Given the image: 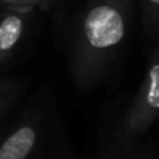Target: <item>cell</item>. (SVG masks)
I'll return each mask as SVG.
<instances>
[{
    "mask_svg": "<svg viewBox=\"0 0 159 159\" xmlns=\"http://www.w3.org/2000/svg\"><path fill=\"white\" fill-rule=\"evenodd\" d=\"M2 5H8V6H19V8H23V6H37V5H48L51 3V0H0Z\"/></svg>",
    "mask_w": 159,
    "mask_h": 159,
    "instance_id": "8992f818",
    "label": "cell"
},
{
    "mask_svg": "<svg viewBox=\"0 0 159 159\" xmlns=\"http://www.w3.org/2000/svg\"><path fill=\"white\" fill-rule=\"evenodd\" d=\"M144 25L150 34L159 30V0H142Z\"/></svg>",
    "mask_w": 159,
    "mask_h": 159,
    "instance_id": "5b68a950",
    "label": "cell"
},
{
    "mask_svg": "<svg viewBox=\"0 0 159 159\" xmlns=\"http://www.w3.org/2000/svg\"><path fill=\"white\" fill-rule=\"evenodd\" d=\"M133 0H93L80 16L71 40V74L88 88L105 73L122 45L131 19Z\"/></svg>",
    "mask_w": 159,
    "mask_h": 159,
    "instance_id": "6da1fadb",
    "label": "cell"
},
{
    "mask_svg": "<svg viewBox=\"0 0 159 159\" xmlns=\"http://www.w3.org/2000/svg\"><path fill=\"white\" fill-rule=\"evenodd\" d=\"M37 142V125L34 122H22L0 144V159H31Z\"/></svg>",
    "mask_w": 159,
    "mask_h": 159,
    "instance_id": "3957f363",
    "label": "cell"
},
{
    "mask_svg": "<svg viewBox=\"0 0 159 159\" xmlns=\"http://www.w3.org/2000/svg\"><path fill=\"white\" fill-rule=\"evenodd\" d=\"M26 26L23 11L11 9L0 17V60L9 57L19 45Z\"/></svg>",
    "mask_w": 159,
    "mask_h": 159,
    "instance_id": "277c9868",
    "label": "cell"
},
{
    "mask_svg": "<svg viewBox=\"0 0 159 159\" xmlns=\"http://www.w3.org/2000/svg\"><path fill=\"white\" fill-rule=\"evenodd\" d=\"M159 117V48L153 53L145 76L127 111L124 120V138L131 139L147 131Z\"/></svg>",
    "mask_w": 159,
    "mask_h": 159,
    "instance_id": "7a4b0ae2",
    "label": "cell"
}]
</instances>
